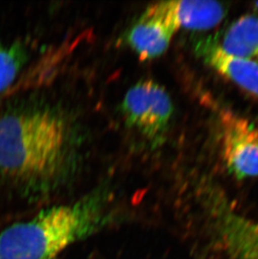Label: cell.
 I'll return each instance as SVG.
<instances>
[{"instance_id":"obj_5","label":"cell","mask_w":258,"mask_h":259,"mask_svg":"<svg viewBox=\"0 0 258 259\" xmlns=\"http://www.w3.org/2000/svg\"><path fill=\"white\" fill-rule=\"evenodd\" d=\"M222 157L238 179L258 177V127L231 111L221 113Z\"/></svg>"},{"instance_id":"obj_9","label":"cell","mask_w":258,"mask_h":259,"mask_svg":"<svg viewBox=\"0 0 258 259\" xmlns=\"http://www.w3.org/2000/svg\"><path fill=\"white\" fill-rule=\"evenodd\" d=\"M27 60L28 52L21 42L0 43V94L12 85Z\"/></svg>"},{"instance_id":"obj_8","label":"cell","mask_w":258,"mask_h":259,"mask_svg":"<svg viewBox=\"0 0 258 259\" xmlns=\"http://www.w3.org/2000/svg\"><path fill=\"white\" fill-rule=\"evenodd\" d=\"M175 10L180 29L208 30L219 25L227 15L223 4L207 0L175 1Z\"/></svg>"},{"instance_id":"obj_2","label":"cell","mask_w":258,"mask_h":259,"mask_svg":"<svg viewBox=\"0 0 258 259\" xmlns=\"http://www.w3.org/2000/svg\"><path fill=\"white\" fill-rule=\"evenodd\" d=\"M104 222L102 201L95 196L48 208L0 233V259H54Z\"/></svg>"},{"instance_id":"obj_1","label":"cell","mask_w":258,"mask_h":259,"mask_svg":"<svg viewBox=\"0 0 258 259\" xmlns=\"http://www.w3.org/2000/svg\"><path fill=\"white\" fill-rule=\"evenodd\" d=\"M77 148L73 124L55 107L29 104L0 116V173L27 188L61 183L75 167Z\"/></svg>"},{"instance_id":"obj_3","label":"cell","mask_w":258,"mask_h":259,"mask_svg":"<svg viewBox=\"0 0 258 259\" xmlns=\"http://www.w3.org/2000/svg\"><path fill=\"white\" fill-rule=\"evenodd\" d=\"M125 123L153 145L165 137L173 117L174 105L165 88L146 79L134 84L122 102Z\"/></svg>"},{"instance_id":"obj_7","label":"cell","mask_w":258,"mask_h":259,"mask_svg":"<svg viewBox=\"0 0 258 259\" xmlns=\"http://www.w3.org/2000/svg\"><path fill=\"white\" fill-rule=\"evenodd\" d=\"M216 41L227 53L258 63V14L241 16Z\"/></svg>"},{"instance_id":"obj_4","label":"cell","mask_w":258,"mask_h":259,"mask_svg":"<svg viewBox=\"0 0 258 259\" xmlns=\"http://www.w3.org/2000/svg\"><path fill=\"white\" fill-rule=\"evenodd\" d=\"M179 29L175 1H162L145 9L129 29L126 39L141 61H150L165 53Z\"/></svg>"},{"instance_id":"obj_6","label":"cell","mask_w":258,"mask_h":259,"mask_svg":"<svg viewBox=\"0 0 258 259\" xmlns=\"http://www.w3.org/2000/svg\"><path fill=\"white\" fill-rule=\"evenodd\" d=\"M195 51L217 73L258 99V63L227 53L212 38L198 42Z\"/></svg>"}]
</instances>
